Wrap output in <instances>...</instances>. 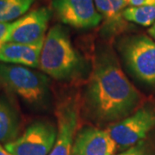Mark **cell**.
<instances>
[{"label":"cell","mask_w":155,"mask_h":155,"mask_svg":"<svg viewBox=\"0 0 155 155\" xmlns=\"http://www.w3.org/2000/svg\"><path fill=\"white\" fill-rule=\"evenodd\" d=\"M86 104L97 121L115 123L137 110L140 94L125 75L111 50H101L85 91Z\"/></svg>","instance_id":"obj_1"},{"label":"cell","mask_w":155,"mask_h":155,"mask_svg":"<svg viewBox=\"0 0 155 155\" xmlns=\"http://www.w3.org/2000/svg\"><path fill=\"white\" fill-rule=\"evenodd\" d=\"M83 64L67 28L61 24L53 26L46 35L39 67L54 79L68 80L77 76Z\"/></svg>","instance_id":"obj_2"},{"label":"cell","mask_w":155,"mask_h":155,"mask_svg":"<svg viewBox=\"0 0 155 155\" xmlns=\"http://www.w3.org/2000/svg\"><path fill=\"white\" fill-rule=\"evenodd\" d=\"M0 82L29 104L40 103L48 91V78L18 65L0 64Z\"/></svg>","instance_id":"obj_3"},{"label":"cell","mask_w":155,"mask_h":155,"mask_svg":"<svg viewBox=\"0 0 155 155\" xmlns=\"http://www.w3.org/2000/svg\"><path fill=\"white\" fill-rule=\"evenodd\" d=\"M155 127V106L144 105L119 122L110 124L107 130L121 150L138 144Z\"/></svg>","instance_id":"obj_4"},{"label":"cell","mask_w":155,"mask_h":155,"mask_svg":"<svg viewBox=\"0 0 155 155\" xmlns=\"http://www.w3.org/2000/svg\"><path fill=\"white\" fill-rule=\"evenodd\" d=\"M124 61L138 79L155 85V41L146 35L126 39L121 46Z\"/></svg>","instance_id":"obj_5"},{"label":"cell","mask_w":155,"mask_h":155,"mask_svg":"<svg viewBox=\"0 0 155 155\" xmlns=\"http://www.w3.org/2000/svg\"><path fill=\"white\" fill-rule=\"evenodd\" d=\"M57 127L45 121L29 125L22 135L5 146L13 155H48L55 142Z\"/></svg>","instance_id":"obj_6"},{"label":"cell","mask_w":155,"mask_h":155,"mask_svg":"<svg viewBox=\"0 0 155 155\" xmlns=\"http://www.w3.org/2000/svg\"><path fill=\"white\" fill-rule=\"evenodd\" d=\"M52 6L61 22L75 28H95L103 19L94 0H53Z\"/></svg>","instance_id":"obj_7"},{"label":"cell","mask_w":155,"mask_h":155,"mask_svg":"<svg viewBox=\"0 0 155 155\" xmlns=\"http://www.w3.org/2000/svg\"><path fill=\"white\" fill-rule=\"evenodd\" d=\"M51 17L52 11L47 7L30 11L11 23L7 42L36 44L44 41Z\"/></svg>","instance_id":"obj_8"},{"label":"cell","mask_w":155,"mask_h":155,"mask_svg":"<svg viewBox=\"0 0 155 155\" xmlns=\"http://www.w3.org/2000/svg\"><path fill=\"white\" fill-rule=\"evenodd\" d=\"M57 135L48 155H71L79 122V108L74 99L61 103L56 111Z\"/></svg>","instance_id":"obj_9"},{"label":"cell","mask_w":155,"mask_h":155,"mask_svg":"<svg viewBox=\"0 0 155 155\" xmlns=\"http://www.w3.org/2000/svg\"><path fill=\"white\" fill-rule=\"evenodd\" d=\"M117 145L108 130L84 127L75 135L71 155H114Z\"/></svg>","instance_id":"obj_10"},{"label":"cell","mask_w":155,"mask_h":155,"mask_svg":"<svg viewBox=\"0 0 155 155\" xmlns=\"http://www.w3.org/2000/svg\"><path fill=\"white\" fill-rule=\"evenodd\" d=\"M43 42L36 44L6 42L0 48V61L23 67H39Z\"/></svg>","instance_id":"obj_11"},{"label":"cell","mask_w":155,"mask_h":155,"mask_svg":"<svg viewBox=\"0 0 155 155\" xmlns=\"http://www.w3.org/2000/svg\"><path fill=\"white\" fill-rule=\"evenodd\" d=\"M20 129V119L17 110L7 100L0 99V144L9 143L15 139Z\"/></svg>","instance_id":"obj_12"},{"label":"cell","mask_w":155,"mask_h":155,"mask_svg":"<svg viewBox=\"0 0 155 155\" xmlns=\"http://www.w3.org/2000/svg\"><path fill=\"white\" fill-rule=\"evenodd\" d=\"M35 0H0V22H10L26 13Z\"/></svg>","instance_id":"obj_13"},{"label":"cell","mask_w":155,"mask_h":155,"mask_svg":"<svg viewBox=\"0 0 155 155\" xmlns=\"http://www.w3.org/2000/svg\"><path fill=\"white\" fill-rule=\"evenodd\" d=\"M122 17L128 22L144 27L151 26L155 22V4L126 8L122 12Z\"/></svg>","instance_id":"obj_14"},{"label":"cell","mask_w":155,"mask_h":155,"mask_svg":"<svg viewBox=\"0 0 155 155\" xmlns=\"http://www.w3.org/2000/svg\"><path fill=\"white\" fill-rule=\"evenodd\" d=\"M95 5L100 14L110 21L118 20L119 17L116 14L109 0H94Z\"/></svg>","instance_id":"obj_15"},{"label":"cell","mask_w":155,"mask_h":155,"mask_svg":"<svg viewBox=\"0 0 155 155\" xmlns=\"http://www.w3.org/2000/svg\"><path fill=\"white\" fill-rule=\"evenodd\" d=\"M114 155H150L148 150L147 148V146L142 140L138 144L134 145L133 147L123 150L122 152Z\"/></svg>","instance_id":"obj_16"},{"label":"cell","mask_w":155,"mask_h":155,"mask_svg":"<svg viewBox=\"0 0 155 155\" xmlns=\"http://www.w3.org/2000/svg\"><path fill=\"white\" fill-rule=\"evenodd\" d=\"M12 22H0V48L7 42Z\"/></svg>","instance_id":"obj_17"},{"label":"cell","mask_w":155,"mask_h":155,"mask_svg":"<svg viewBox=\"0 0 155 155\" xmlns=\"http://www.w3.org/2000/svg\"><path fill=\"white\" fill-rule=\"evenodd\" d=\"M109 1L110 2L116 14L119 17L120 16H122V12L126 9V6L128 5L127 0H109Z\"/></svg>","instance_id":"obj_18"},{"label":"cell","mask_w":155,"mask_h":155,"mask_svg":"<svg viewBox=\"0 0 155 155\" xmlns=\"http://www.w3.org/2000/svg\"><path fill=\"white\" fill-rule=\"evenodd\" d=\"M128 5L134 7L143 5H149L155 4V0H127Z\"/></svg>","instance_id":"obj_19"},{"label":"cell","mask_w":155,"mask_h":155,"mask_svg":"<svg viewBox=\"0 0 155 155\" xmlns=\"http://www.w3.org/2000/svg\"><path fill=\"white\" fill-rule=\"evenodd\" d=\"M148 34H149V35L152 38H153L155 40V22L148 28Z\"/></svg>","instance_id":"obj_20"},{"label":"cell","mask_w":155,"mask_h":155,"mask_svg":"<svg viewBox=\"0 0 155 155\" xmlns=\"http://www.w3.org/2000/svg\"><path fill=\"white\" fill-rule=\"evenodd\" d=\"M0 155H13V154H11V153H9V152H8L5 147H3L0 145Z\"/></svg>","instance_id":"obj_21"}]
</instances>
